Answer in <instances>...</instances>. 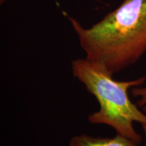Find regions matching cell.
<instances>
[{
    "label": "cell",
    "instance_id": "obj_5",
    "mask_svg": "<svg viewBox=\"0 0 146 146\" xmlns=\"http://www.w3.org/2000/svg\"><path fill=\"white\" fill-rule=\"evenodd\" d=\"M141 126H142V128H143V130L144 131V135H145V146H146V123L143 124V125H141Z\"/></svg>",
    "mask_w": 146,
    "mask_h": 146
},
{
    "label": "cell",
    "instance_id": "obj_1",
    "mask_svg": "<svg viewBox=\"0 0 146 146\" xmlns=\"http://www.w3.org/2000/svg\"><path fill=\"white\" fill-rule=\"evenodd\" d=\"M86 58L114 74L138 61L146 52V0H124L89 28L68 17Z\"/></svg>",
    "mask_w": 146,
    "mask_h": 146
},
{
    "label": "cell",
    "instance_id": "obj_3",
    "mask_svg": "<svg viewBox=\"0 0 146 146\" xmlns=\"http://www.w3.org/2000/svg\"><path fill=\"white\" fill-rule=\"evenodd\" d=\"M139 144L120 134L114 137H94L83 134L72 137L69 146H138Z\"/></svg>",
    "mask_w": 146,
    "mask_h": 146
},
{
    "label": "cell",
    "instance_id": "obj_4",
    "mask_svg": "<svg viewBox=\"0 0 146 146\" xmlns=\"http://www.w3.org/2000/svg\"><path fill=\"white\" fill-rule=\"evenodd\" d=\"M131 93L134 97L139 98L137 102V104L146 112V87H133L131 89Z\"/></svg>",
    "mask_w": 146,
    "mask_h": 146
},
{
    "label": "cell",
    "instance_id": "obj_2",
    "mask_svg": "<svg viewBox=\"0 0 146 146\" xmlns=\"http://www.w3.org/2000/svg\"><path fill=\"white\" fill-rule=\"evenodd\" d=\"M71 68L73 76L85 85L99 103V110L88 116L89 123L110 126L118 134L141 143L142 137L136 132L133 123H146V116L131 102L128 90L139 87L146 77L115 81L104 65L86 58L72 60Z\"/></svg>",
    "mask_w": 146,
    "mask_h": 146
}]
</instances>
